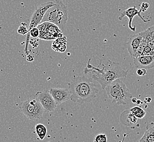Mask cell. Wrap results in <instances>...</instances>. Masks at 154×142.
<instances>
[{
	"instance_id": "cell-4",
	"label": "cell",
	"mask_w": 154,
	"mask_h": 142,
	"mask_svg": "<svg viewBox=\"0 0 154 142\" xmlns=\"http://www.w3.org/2000/svg\"><path fill=\"white\" fill-rule=\"evenodd\" d=\"M55 5L48 11L43 18L45 21L57 25L61 31L65 29L68 20V9L61 1L56 0Z\"/></svg>"
},
{
	"instance_id": "cell-23",
	"label": "cell",
	"mask_w": 154,
	"mask_h": 142,
	"mask_svg": "<svg viewBox=\"0 0 154 142\" xmlns=\"http://www.w3.org/2000/svg\"><path fill=\"white\" fill-rule=\"evenodd\" d=\"M149 7V4L146 2H143L141 6V9L142 10V12H144L148 9Z\"/></svg>"
},
{
	"instance_id": "cell-27",
	"label": "cell",
	"mask_w": 154,
	"mask_h": 142,
	"mask_svg": "<svg viewBox=\"0 0 154 142\" xmlns=\"http://www.w3.org/2000/svg\"><path fill=\"white\" fill-rule=\"evenodd\" d=\"M142 103V101L141 100H137V101L136 104H138V105H139V104H140Z\"/></svg>"
},
{
	"instance_id": "cell-10",
	"label": "cell",
	"mask_w": 154,
	"mask_h": 142,
	"mask_svg": "<svg viewBox=\"0 0 154 142\" xmlns=\"http://www.w3.org/2000/svg\"><path fill=\"white\" fill-rule=\"evenodd\" d=\"M39 32L48 33L54 36L56 39L63 37V34L61 30L57 25L50 22L45 21L37 26Z\"/></svg>"
},
{
	"instance_id": "cell-17",
	"label": "cell",
	"mask_w": 154,
	"mask_h": 142,
	"mask_svg": "<svg viewBox=\"0 0 154 142\" xmlns=\"http://www.w3.org/2000/svg\"><path fill=\"white\" fill-rule=\"evenodd\" d=\"M139 142H154V135L150 129L146 128V130Z\"/></svg>"
},
{
	"instance_id": "cell-7",
	"label": "cell",
	"mask_w": 154,
	"mask_h": 142,
	"mask_svg": "<svg viewBox=\"0 0 154 142\" xmlns=\"http://www.w3.org/2000/svg\"><path fill=\"white\" fill-rule=\"evenodd\" d=\"M36 96L43 107L45 112H52L57 108V104L49 91L37 92Z\"/></svg>"
},
{
	"instance_id": "cell-19",
	"label": "cell",
	"mask_w": 154,
	"mask_h": 142,
	"mask_svg": "<svg viewBox=\"0 0 154 142\" xmlns=\"http://www.w3.org/2000/svg\"><path fill=\"white\" fill-rule=\"evenodd\" d=\"M126 116H127V122L130 125L135 124L137 122L138 119L137 118L134 114H132L131 112L128 113Z\"/></svg>"
},
{
	"instance_id": "cell-18",
	"label": "cell",
	"mask_w": 154,
	"mask_h": 142,
	"mask_svg": "<svg viewBox=\"0 0 154 142\" xmlns=\"http://www.w3.org/2000/svg\"><path fill=\"white\" fill-rule=\"evenodd\" d=\"M38 38L45 41H51V40H55L57 39L54 36L49 33L42 32H39Z\"/></svg>"
},
{
	"instance_id": "cell-22",
	"label": "cell",
	"mask_w": 154,
	"mask_h": 142,
	"mask_svg": "<svg viewBox=\"0 0 154 142\" xmlns=\"http://www.w3.org/2000/svg\"><path fill=\"white\" fill-rule=\"evenodd\" d=\"M137 74L139 76L141 77H145L147 74V71L144 68H138L136 72Z\"/></svg>"
},
{
	"instance_id": "cell-8",
	"label": "cell",
	"mask_w": 154,
	"mask_h": 142,
	"mask_svg": "<svg viewBox=\"0 0 154 142\" xmlns=\"http://www.w3.org/2000/svg\"><path fill=\"white\" fill-rule=\"evenodd\" d=\"M142 12V10L140 8L139 11L137 9L136 6H134L133 7L129 8L128 9H126L125 11H123L121 12L120 15H119L118 17V19L119 20H122V19L124 18L125 17H126L128 18L129 21H128V27L132 31L135 32L136 31V26H133L132 25V21L134 20V18L136 16H138L139 18H140L144 23H146L150 22V20L149 19H145L141 15V13Z\"/></svg>"
},
{
	"instance_id": "cell-20",
	"label": "cell",
	"mask_w": 154,
	"mask_h": 142,
	"mask_svg": "<svg viewBox=\"0 0 154 142\" xmlns=\"http://www.w3.org/2000/svg\"><path fill=\"white\" fill-rule=\"evenodd\" d=\"M28 29H27L26 24L22 23L20 26L19 27L18 30V33L22 35H25L26 34H27L28 33Z\"/></svg>"
},
{
	"instance_id": "cell-15",
	"label": "cell",
	"mask_w": 154,
	"mask_h": 142,
	"mask_svg": "<svg viewBox=\"0 0 154 142\" xmlns=\"http://www.w3.org/2000/svg\"><path fill=\"white\" fill-rule=\"evenodd\" d=\"M35 130L37 136L41 140L45 139V136L47 133V129L45 126L42 124H38L36 125Z\"/></svg>"
},
{
	"instance_id": "cell-11",
	"label": "cell",
	"mask_w": 154,
	"mask_h": 142,
	"mask_svg": "<svg viewBox=\"0 0 154 142\" xmlns=\"http://www.w3.org/2000/svg\"><path fill=\"white\" fill-rule=\"evenodd\" d=\"M142 39V37L140 35V33L134 34L130 36L126 45L128 51L131 56L134 57L135 54L136 53L140 46Z\"/></svg>"
},
{
	"instance_id": "cell-25",
	"label": "cell",
	"mask_w": 154,
	"mask_h": 142,
	"mask_svg": "<svg viewBox=\"0 0 154 142\" xmlns=\"http://www.w3.org/2000/svg\"><path fill=\"white\" fill-rule=\"evenodd\" d=\"M151 101H152V98H151L150 97L148 96V97H146L145 98V101H144L145 103H150Z\"/></svg>"
},
{
	"instance_id": "cell-14",
	"label": "cell",
	"mask_w": 154,
	"mask_h": 142,
	"mask_svg": "<svg viewBox=\"0 0 154 142\" xmlns=\"http://www.w3.org/2000/svg\"><path fill=\"white\" fill-rule=\"evenodd\" d=\"M140 34L146 43L154 44V25L140 32Z\"/></svg>"
},
{
	"instance_id": "cell-3",
	"label": "cell",
	"mask_w": 154,
	"mask_h": 142,
	"mask_svg": "<svg viewBox=\"0 0 154 142\" xmlns=\"http://www.w3.org/2000/svg\"><path fill=\"white\" fill-rule=\"evenodd\" d=\"M105 90L112 103L117 105H125L128 100L132 98L129 89L120 79L110 83Z\"/></svg>"
},
{
	"instance_id": "cell-1",
	"label": "cell",
	"mask_w": 154,
	"mask_h": 142,
	"mask_svg": "<svg viewBox=\"0 0 154 142\" xmlns=\"http://www.w3.org/2000/svg\"><path fill=\"white\" fill-rule=\"evenodd\" d=\"M89 59L87 66L84 69L85 74H91V78L98 83L102 89H105L108 85L114 81L122 78H126L129 69L122 68L118 62L108 60L104 65L102 61L97 67H94L90 63Z\"/></svg>"
},
{
	"instance_id": "cell-21",
	"label": "cell",
	"mask_w": 154,
	"mask_h": 142,
	"mask_svg": "<svg viewBox=\"0 0 154 142\" xmlns=\"http://www.w3.org/2000/svg\"><path fill=\"white\" fill-rule=\"evenodd\" d=\"M107 138L106 134H100L95 137L94 142H107Z\"/></svg>"
},
{
	"instance_id": "cell-16",
	"label": "cell",
	"mask_w": 154,
	"mask_h": 142,
	"mask_svg": "<svg viewBox=\"0 0 154 142\" xmlns=\"http://www.w3.org/2000/svg\"><path fill=\"white\" fill-rule=\"evenodd\" d=\"M130 112L134 114L137 119L143 118L146 115V112L140 106H134L131 108Z\"/></svg>"
},
{
	"instance_id": "cell-13",
	"label": "cell",
	"mask_w": 154,
	"mask_h": 142,
	"mask_svg": "<svg viewBox=\"0 0 154 142\" xmlns=\"http://www.w3.org/2000/svg\"><path fill=\"white\" fill-rule=\"evenodd\" d=\"M67 48V38L63 36L61 38H58L52 44V49L56 51L63 53L65 52Z\"/></svg>"
},
{
	"instance_id": "cell-5",
	"label": "cell",
	"mask_w": 154,
	"mask_h": 142,
	"mask_svg": "<svg viewBox=\"0 0 154 142\" xmlns=\"http://www.w3.org/2000/svg\"><path fill=\"white\" fill-rule=\"evenodd\" d=\"M21 112L31 120L37 121L41 119L45 112L43 107L36 97L29 98L19 105Z\"/></svg>"
},
{
	"instance_id": "cell-24",
	"label": "cell",
	"mask_w": 154,
	"mask_h": 142,
	"mask_svg": "<svg viewBox=\"0 0 154 142\" xmlns=\"http://www.w3.org/2000/svg\"><path fill=\"white\" fill-rule=\"evenodd\" d=\"M146 128H148L149 129H150L152 133H153V134L154 135V122H151L150 124H149L146 125Z\"/></svg>"
},
{
	"instance_id": "cell-2",
	"label": "cell",
	"mask_w": 154,
	"mask_h": 142,
	"mask_svg": "<svg viewBox=\"0 0 154 142\" xmlns=\"http://www.w3.org/2000/svg\"><path fill=\"white\" fill-rule=\"evenodd\" d=\"M68 85L71 92L70 100L77 103L92 101L99 91L97 82L91 78L85 76L74 77Z\"/></svg>"
},
{
	"instance_id": "cell-26",
	"label": "cell",
	"mask_w": 154,
	"mask_h": 142,
	"mask_svg": "<svg viewBox=\"0 0 154 142\" xmlns=\"http://www.w3.org/2000/svg\"><path fill=\"white\" fill-rule=\"evenodd\" d=\"M131 101L133 103H136L137 101V98L136 97H132L131 98Z\"/></svg>"
},
{
	"instance_id": "cell-6",
	"label": "cell",
	"mask_w": 154,
	"mask_h": 142,
	"mask_svg": "<svg viewBox=\"0 0 154 142\" xmlns=\"http://www.w3.org/2000/svg\"><path fill=\"white\" fill-rule=\"evenodd\" d=\"M55 2L48 1L47 2L40 5L36 8L31 18L28 32L33 28L37 27L39 25L41 24L48 11L55 6Z\"/></svg>"
},
{
	"instance_id": "cell-9",
	"label": "cell",
	"mask_w": 154,
	"mask_h": 142,
	"mask_svg": "<svg viewBox=\"0 0 154 142\" xmlns=\"http://www.w3.org/2000/svg\"><path fill=\"white\" fill-rule=\"evenodd\" d=\"M49 92L53 97L57 106L70 100L71 92L69 89L51 88Z\"/></svg>"
},
{
	"instance_id": "cell-12",
	"label": "cell",
	"mask_w": 154,
	"mask_h": 142,
	"mask_svg": "<svg viewBox=\"0 0 154 142\" xmlns=\"http://www.w3.org/2000/svg\"><path fill=\"white\" fill-rule=\"evenodd\" d=\"M134 62L137 68L150 69L154 67V56L145 55L134 57Z\"/></svg>"
},
{
	"instance_id": "cell-28",
	"label": "cell",
	"mask_w": 154,
	"mask_h": 142,
	"mask_svg": "<svg viewBox=\"0 0 154 142\" xmlns=\"http://www.w3.org/2000/svg\"><path fill=\"white\" fill-rule=\"evenodd\" d=\"M126 134H125L124 136V138H123V139H122V142H124L125 138V137H126Z\"/></svg>"
}]
</instances>
